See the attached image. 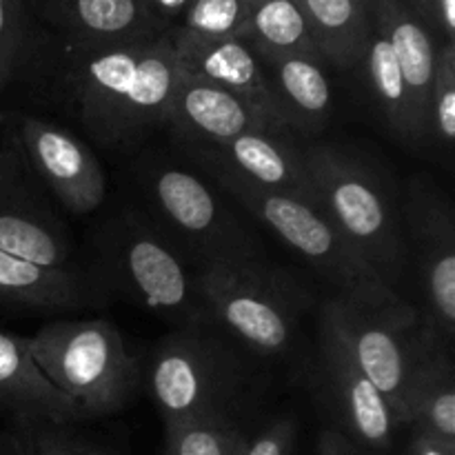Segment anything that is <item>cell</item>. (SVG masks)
<instances>
[{"mask_svg":"<svg viewBox=\"0 0 455 455\" xmlns=\"http://www.w3.org/2000/svg\"><path fill=\"white\" fill-rule=\"evenodd\" d=\"M0 455H13L12 449H9V444L4 443L3 435H0Z\"/></svg>","mask_w":455,"mask_h":455,"instance_id":"obj_37","label":"cell"},{"mask_svg":"<svg viewBox=\"0 0 455 455\" xmlns=\"http://www.w3.org/2000/svg\"><path fill=\"white\" fill-rule=\"evenodd\" d=\"M355 3H358L360 4V7H363L364 9V12H371V4H373V0H355Z\"/></svg>","mask_w":455,"mask_h":455,"instance_id":"obj_38","label":"cell"},{"mask_svg":"<svg viewBox=\"0 0 455 455\" xmlns=\"http://www.w3.org/2000/svg\"><path fill=\"white\" fill-rule=\"evenodd\" d=\"M320 56L340 71L355 69L371 34V16L355 0H296Z\"/></svg>","mask_w":455,"mask_h":455,"instance_id":"obj_23","label":"cell"},{"mask_svg":"<svg viewBox=\"0 0 455 455\" xmlns=\"http://www.w3.org/2000/svg\"><path fill=\"white\" fill-rule=\"evenodd\" d=\"M3 438L13 455H98L100 451L98 444L76 431V425H58L40 418H12Z\"/></svg>","mask_w":455,"mask_h":455,"instance_id":"obj_28","label":"cell"},{"mask_svg":"<svg viewBox=\"0 0 455 455\" xmlns=\"http://www.w3.org/2000/svg\"><path fill=\"white\" fill-rule=\"evenodd\" d=\"M34 65L52 67L56 92L89 136L107 147L133 145L167 124L182 74L169 34L132 43L74 44L38 22L25 71Z\"/></svg>","mask_w":455,"mask_h":455,"instance_id":"obj_1","label":"cell"},{"mask_svg":"<svg viewBox=\"0 0 455 455\" xmlns=\"http://www.w3.org/2000/svg\"><path fill=\"white\" fill-rule=\"evenodd\" d=\"M369 16L394 49L407 87L416 149H425V111L435 76L438 38L404 0H373Z\"/></svg>","mask_w":455,"mask_h":455,"instance_id":"obj_18","label":"cell"},{"mask_svg":"<svg viewBox=\"0 0 455 455\" xmlns=\"http://www.w3.org/2000/svg\"><path fill=\"white\" fill-rule=\"evenodd\" d=\"M156 225L196 267L204 262H267L260 240L227 207L220 189L176 163L149 158L138 169Z\"/></svg>","mask_w":455,"mask_h":455,"instance_id":"obj_8","label":"cell"},{"mask_svg":"<svg viewBox=\"0 0 455 455\" xmlns=\"http://www.w3.org/2000/svg\"><path fill=\"white\" fill-rule=\"evenodd\" d=\"M0 251L78 269L65 218L27 164L7 116L0 118Z\"/></svg>","mask_w":455,"mask_h":455,"instance_id":"obj_11","label":"cell"},{"mask_svg":"<svg viewBox=\"0 0 455 455\" xmlns=\"http://www.w3.org/2000/svg\"><path fill=\"white\" fill-rule=\"evenodd\" d=\"M298 438V420L289 413L275 416L251 434L240 455H291Z\"/></svg>","mask_w":455,"mask_h":455,"instance_id":"obj_31","label":"cell"},{"mask_svg":"<svg viewBox=\"0 0 455 455\" xmlns=\"http://www.w3.org/2000/svg\"><path fill=\"white\" fill-rule=\"evenodd\" d=\"M363 69L367 80L369 96L376 105L378 116L385 123V127L398 138L403 145L416 149V138H413L411 114H409L407 87H404L403 71H400L395 53L385 36L371 25L367 44H364L363 58L358 67Z\"/></svg>","mask_w":455,"mask_h":455,"instance_id":"obj_24","label":"cell"},{"mask_svg":"<svg viewBox=\"0 0 455 455\" xmlns=\"http://www.w3.org/2000/svg\"><path fill=\"white\" fill-rule=\"evenodd\" d=\"M302 160L320 209L378 278L403 298L400 289L411 280V262L400 200L380 167L369 156L336 142H307Z\"/></svg>","mask_w":455,"mask_h":455,"instance_id":"obj_2","label":"cell"},{"mask_svg":"<svg viewBox=\"0 0 455 455\" xmlns=\"http://www.w3.org/2000/svg\"><path fill=\"white\" fill-rule=\"evenodd\" d=\"M453 347L429 333L409 376L403 427L422 431L455 447Z\"/></svg>","mask_w":455,"mask_h":455,"instance_id":"obj_20","label":"cell"},{"mask_svg":"<svg viewBox=\"0 0 455 455\" xmlns=\"http://www.w3.org/2000/svg\"><path fill=\"white\" fill-rule=\"evenodd\" d=\"M315 455H367L360 447H355L349 438L338 434L336 429H323L315 444Z\"/></svg>","mask_w":455,"mask_h":455,"instance_id":"obj_33","label":"cell"},{"mask_svg":"<svg viewBox=\"0 0 455 455\" xmlns=\"http://www.w3.org/2000/svg\"><path fill=\"white\" fill-rule=\"evenodd\" d=\"M315 385L331 427L367 455H389L400 422L389 400L355 364L345 342L318 314Z\"/></svg>","mask_w":455,"mask_h":455,"instance_id":"obj_12","label":"cell"},{"mask_svg":"<svg viewBox=\"0 0 455 455\" xmlns=\"http://www.w3.org/2000/svg\"><path fill=\"white\" fill-rule=\"evenodd\" d=\"M142 380L164 431H172L238 409L249 367L216 327H187L151 349Z\"/></svg>","mask_w":455,"mask_h":455,"instance_id":"obj_7","label":"cell"},{"mask_svg":"<svg viewBox=\"0 0 455 455\" xmlns=\"http://www.w3.org/2000/svg\"><path fill=\"white\" fill-rule=\"evenodd\" d=\"M31 18L74 44H116L160 34L142 0H25Z\"/></svg>","mask_w":455,"mask_h":455,"instance_id":"obj_16","label":"cell"},{"mask_svg":"<svg viewBox=\"0 0 455 455\" xmlns=\"http://www.w3.org/2000/svg\"><path fill=\"white\" fill-rule=\"evenodd\" d=\"M169 38L176 49L182 74L207 80L216 87L235 93L243 100L251 102L256 109H260L283 132H287L280 120L278 107H275L265 62L260 60V56L253 52L247 40H243L240 36L209 40L178 34V31H172Z\"/></svg>","mask_w":455,"mask_h":455,"instance_id":"obj_15","label":"cell"},{"mask_svg":"<svg viewBox=\"0 0 455 455\" xmlns=\"http://www.w3.org/2000/svg\"><path fill=\"white\" fill-rule=\"evenodd\" d=\"M142 3H145V9L156 29L160 34H169L172 29H176L194 0H142Z\"/></svg>","mask_w":455,"mask_h":455,"instance_id":"obj_32","label":"cell"},{"mask_svg":"<svg viewBox=\"0 0 455 455\" xmlns=\"http://www.w3.org/2000/svg\"><path fill=\"white\" fill-rule=\"evenodd\" d=\"M36 22L25 0H0V93L25 74Z\"/></svg>","mask_w":455,"mask_h":455,"instance_id":"obj_29","label":"cell"},{"mask_svg":"<svg viewBox=\"0 0 455 455\" xmlns=\"http://www.w3.org/2000/svg\"><path fill=\"white\" fill-rule=\"evenodd\" d=\"M318 314L345 342L364 376L389 400L403 427L409 376L427 336L434 333L422 324L420 311L411 302L369 307L329 296L320 302Z\"/></svg>","mask_w":455,"mask_h":455,"instance_id":"obj_9","label":"cell"},{"mask_svg":"<svg viewBox=\"0 0 455 455\" xmlns=\"http://www.w3.org/2000/svg\"><path fill=\"white\" fill-rule=\"evenodd\" d=\"M222 194L238 203L251 218L278 235L293 253L314 269L324 284L333 289L331 296L369 307H387L407 302L395 296L349 240L333 227L327 213L314 198L262 189L251 185L229 169L198 156H187Z\"/></svg>","mask_w":455,"mask_h":455,"instance_id":"obj_3","label":"cell"},{"mask_svg":"<svg viewBox=\"0 0 455 455\" xmlns=\"http://www.w3.org/2000/svg\"><path fill=\"white\" fill-rule=\"evenodd\" d=\"M251 0H194L172 31L209 40L235 38L243 36Z\"/></svg>","mask_w":455,"mask_h":455,"instance_id":"obj_30","label":"cell"},{"mask_svg":"<svg viewBox=\"0 0 455 455\" xmlns=\"http://www.w3.org/2000/svg\"><path fill=\"white\" fill-rule=\"evenodd\" d=\"M455 145V43H440L425 111V149L451 160Z\"/></svg>","mask_w":455,"mask_h":455,"instance_id":"obj_27","label":"cell"},{"mask_svg":"<svg viewBox=\"0 0 455 455\" xmlns=\"http://www.w3.org/2000/svg\"><path fill=\"white\" fill-rule=\"evenodd\" d=\"M240 38L251 44L260 60L284 56H314L323 60L296 0H251Z\"/></svg>","mask_w":455,"mask_h":455,"instance_id":"obj_25","label":"cell"},{"mask_svg":"<svg viewBox=\"0 0 455 455\" xmlns=\"http://www.w3.org/2000/svg\"><path fill=\"white\" fill-rule=\"evenodd\" d=\"M182 154L212 160L262 189L315 200L302 145L289 133L251 132L220 147H182Z\"/></svg>","mask_w":455,"mask_h":455,"instance_id":"obj_17","label":"cell"},{"mask_svg":"<svg viewBox=\"0 0 455 455\" xmlns=\"http://www.w3.org/2000/svg\"><path fill=\"white\" fill-rule=\"evenodd\" d=\"M25 342L80 422L123 411L142 385V367L109 320H52Z\"/></svg>","mask_w":455,"mask_h":455,"instance_id":"obj_6","label":"cell"},{"mask_svg":"<svg viewBox=\"0 0 455 455\" xmlns=\"http://www.w3.org/2000/svg\"><path fill=\"white\" fill-rule=\"evenodd\" d=\"M0 411L7 418H40L58 425H80L65 395L43 376L27 349L25 336L0 329Z\"/></svg>","mask_w":455,"mask_h":455,"instance_id":"obj_22","label":"cell"},{"mask_svg":"<svg viewBox=\"0 0 455 455\" xmlns=\"http://www.w3.org/2000/svg\"><path fill=\"white\" fill-rule=\"evenodd\" d=\"M434 31L440 43H455V0H435Z\"/></svg>","mask_w":455,"mask_h":455,"instance_id":"obj_34","label":"cell"},{"mask_svg":"<svg viewBox=\"0 0 455 455\" xmlns=\"http://www.w3.org/2000/svg\"><path fill=\"white\" fill-rule=\"evenodd\" d=\"M7 123L27 164L58 207L87 216L105 203V169L87 142L38 116L13 114L7 116Z\"/></svg>","mask_w":455,"mask_h":455,"instance_id":"obj_13","label":"cell"},{"mask_svg":"<svg viewBox=\"0 0 455 455\" xmlns=\"http://www.w3.org/2000/svg\"><path fill=\"white\" fill-rule=\"evenodd\" d=\"M98 269L105 291L120 293L176 329L213 327L196 267L142 213L129 209L105 227L98 238Z\"/></svg>","mask_w":455,"mask_h":455,"instance_id":"obj_4","label":"cell"},{"mask_svg":"<svg viewBox=\"0 0 455 455\" xmlns=\"http://www.w3.org/2000/svg\"><path fill=\"white\" fill-rule=\"evenodd\" d=\"M196 278L218 331L234 336L258 358H298L302 314L311 305V293L287 271L271 260L204 262L196 267Z\"/></svg>","mask_w":455,"mask_h":455,"instance_id":"obj_5","label":"cell"},{"mask_svg":"<svg viewBox=\"0 0 455 455\" xmlns=\"http://www.w3.org/2000/svg\"><path fill=\"white\" fill-rule=\"evenodd\" d=\"M167 127L180 147H220L251 132L287 133L251 102L187 74L178 80Z\"/></svg>","mask_w":455,"mask_h":455,"instance_id":"obj_14","label":"cell"},{"mask_svg":"<svg viewBox=\"0 0 455 455\" xmlns=\"http://www.w3.org/2000/svg\"><path fill=\"white\" fill-rule=\"evenodd\" d=\"M251 429L238 409L164 431V455H240Z\"/></svg>","mask_w":455,"mask_h":455,"instance_id":"obj_26","label":"cell"},{"mask_svg":"<svg viewBox=\"0 0 455 455\" xmlns=\"http://www.w3.org/2000/svg\"><path fill=\"white\" fill-rule=\"evenodd\" d=\"M404 3L409 4V9H411L413 13H416L418 18H420L422 22H425L427 27H429L431 31H434V4L435 0H404ZM435 36V31H434ZM440 43V40H438Z\"/></svg>","mask_w":455,"mask_h":455,"instance_id":"obj_36","label":"cell"},{"mask_svg":"<svg viewBox=\"0 0 455 455\" xmlns=\"http://www.w3.org/2000/svg\"><path fill=\"white\" fill-rule=\"evenodd\" d=\"M403 455H455V447L444 444L443 440L434 438V435L411 429V438H409Z\"/></svg>","mask_w":455,"mask_h":455,"instance_id":"obj_35","label":"cell"},{"mask_svg":"<svg viewBox=\"0 0 455 455\" xmlns=\"http://www.w3.org/2000/svg\"><path fill=\"white\" fill-rule=\"evenodd\" d=\"M262 62L284 129L293 138H314L323 132L333 111L327 62L314 56H284Z\"/></svg>","mask_w":455,"mask_h":455,"instance_id":"obj_21","label":"cell"},{"mask_svg":"<svg viewBox=\"0 0 455 455\" xmlns=\"http://www.w3.org/2000/svg\"><path fill=\"white\" fill-rule=\"evenodd\" d=\"M404 240L425 311L422 324L453 347L455 338V222L453 204L427 173L404 185Z\"/></svg>","mask_w":455,"mask_h":455,"instance_id":"obj_10","label":"cell"},{"mask_svg":"<svg viewBox=\"0 0 455 455\" xmlns=\"http://www.w3.org/2000/svg\"><path fill=\"white\" fill-rule=\"evenodd\" d=\"M98 455H116V453L109 451V449H100V451H98Z\"/></svg>","mask_w":455,"mask_h":455,"instance_id":"obj_39","label":"cell"},{"mask_svg":"<svg viewBox=\"0 0 455 455\" xmlns=\"http://www.w3.org/2000/svg\"><path fill=\"white\" fill-rule=\"evenodd\" d=\"M107 298L100 280L80 269L47 267L0 251V300L36 311H76Z\"/></svg>","mask_w":455,"mask_h":455,"instance_id":"obj_19","label":"cell"}]
</instances>
